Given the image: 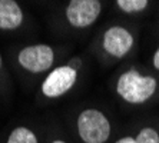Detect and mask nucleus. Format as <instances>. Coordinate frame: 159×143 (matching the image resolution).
Returning <instances> with one entry per match:
<instances>
[{
    "mask_svg": "<svg viewBox=\"0 0 159 143\" xmlns=\"http://www.w3.org/2000/svg\"><path fill=\"white\" fill-rule=\"evenodd\" d=\"M136 143H159V135L156 130L151 127H145L141 130V133L138 135Z\"/></svg>",
    "mask_w": 159,
    "mask_h": 143,
    "instance_id": "obj_10",
    "label": "nucleus"
},
{
    "mask_svg": "<svg viewBox=\"0 0 159 143\" xmlns=\"http://www.w3.org/2000/svg\"><path fill=\"white\" fill-rule=\"evenodd\" d=\"M153 66H155L156 69L159 70V49H158V50H156L155 56H153Z\"/></svg>",
    "mask_w": 159,
    "mask_h": 143,
    "instance_id": "obj_12",
    "label": "nucleus"
},
{
    "mask_svg": "<svg viewBox=\"0 0 159 143\" xmlns=\"http://www.w3.org/2000/svg\"><path fill=\"white\" fill-rule=\"evenodd\" d=\"M52 143H65V142H62V140H55V142H52Z\"/></svg>",
    "mask_w": 159,
    "mask_h": 143,
    "instance_id": "obj_13",
    "label": "nucleus"
},
{
    "mask_svg": "<svg viewBox=\"0 0 159 143\" xmlns=\"http://www.w3.org/2000/svg\"><path fill=\"white\" fill-rule=\"evenodd\" d=\"M116 4L126 13H135V11L143 10L148 6V2L146 0H118Z\"/></svg>",
    "mask_w": 159,
    "mask_h": 143,
    "instance_id": "obj_9",
    "label": "nucleus"
},
{
    "mask_svg": "<svg viewBox=\"0 0 159 143\" xmlns=\"http://www.w3.org/2000/svg\"><path fill=\"white\" fill-rule=\"evenodd\" d=\"M7 143H37V139L27 127H16L9 136Z\"/></svg>",
    "mask_w": 159,
    "mask_h": 143,
    "instance_id": "obj_8",
    "label": "nucleus"
},
{
    "mask_svg": "<svg viewBox=\"0 0 159 143\" xmlns=\"http://www.w3.org/2000/svg\"><path fill=\"white\" fill-rule=\"evenodd\" d=\"M76 70L70 66L56 67L42 83V92L48 97H57L70 90L76 82Z\"/></svg>",
    "mask_w": 159,
    "mask_h": 143,
    "instance_id": "obj_5",
    "label": "nucleus"
},
{
    "mask_svg": "<svg viewBox=\"0 0 159 143\" xmlns=\"http://www.w3.org/2000/svg\"><path fill=\"white\" fill-rule=\"evenodd\" d=\"M102 4L98 0H72L67 4V20L75 27H88L98 19Z\"/></svg>",
    "mask_w": 159,
    "mask_h": 143,
    "instance_id": "obj_4",
    "label": "nucleus"
},
{
    "mask_svg": "<svg viewBox=\"0 0 159 143\" xmlns=\"http://www.w3.org/2000/svg\"><path fill=\"white\" fill-rule=\"evenodd\" d=\"M133 44L132 34L123 27H111L106 30L103 36V47L109 55L115 56V57H123V56L129 51V49Z\"/></svg>",
    "mask_w": 159,
    "mask_h": 143,
    "instance_id": "obj_6",
    "label": "nucleus"
},
{
    "mask_svg": "<svg viewBox=\"0 0 159 143\" xmlns=\"http://www.w3.org/2000/svg\"><path fill=\"white\" fill-rule=\"evenodd\" d=\"M78 129L85 143H105L111 135L109 120L96 109H86L79 114Z\"/></svg>",
    "mask_w": 159,
    "mask_h": 143,
    "instance_id": "obj_2",
    "label": "nucleus"
},
{
    "mask_svg": "<svg viewBox=\"0 0 159 143\" xmlns=\"http://www.w3.org/2000/svg\"><path fill=\"white\" fill-rule=\"evenodd\" d=\"M156 90V80L151 76L141 74L129 70L118 80V93L129 103H143Z\"/></svg>",
    "mask_w": 159,
    "mask_h": 143,
    "instance_id": "obj_1",
    "label": "nucleus"
},
{
    "mask_svg": "<svg viewBox=\"0 0 159 143\" xmlns=\"http://www.w3.org/2000/svg\"><path fill=\"white\" fill-rule=\"evenodd\" d=\"M55 53L52 47L48 44H34L20 50L19 53V63L29 72L40 73L48 70L52 66Z\"/></svg>",
    "mask_w": 159,
    "mask_h": 143,
    "instance_id": "obj_3",
    "label": "nucleus"
},
{
    "mask_svg": "<svg viewBox=\"0 0 159 143\" xmlns=\"http://www.w3.org/2000/svg\"><path fill=\"white\" fill-rule=\"evenodd\" d=\"M116 143H136V140L133 139V137H123V139H120V140H118Z\"/></svg>",
    "mask_w": 159,
    "mask_h": 143,
    "instance_id": "obj_11",
    "label": "nucleus"
},
{
    "mask_svg": "<svg viewBox=\"0 0 159 143\" xmlns=\"http://www.w3.org/2000/svg\"><path fill=\"white\" fill-rule=\"evenodd\" d=\"M23 22L22 9L15 0H0V29L15 30Z\"/></svg>",
    "mask_w": 159,
    "mask_h": 143,
    "instance_id": "obj_7",
    "label": "nucleus"
},
{
    "mask_svg": "<svg viewBox=\"0 0 159 143\" xmlns=\"http://www.w3.org/2000/svg\"><path fill=\"white\" fill-rule=\"evenodd\" d=\"M0 66H2V56H0Z\"/></svg>",
    "mask_w": 159,
    "mask_h": 143,
    "instance_id": "obj_14",
    "label": "nucleus"
}]
</instances>
